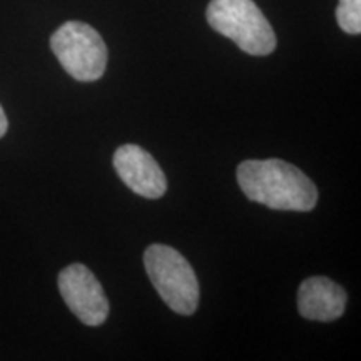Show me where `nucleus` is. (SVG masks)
<instances>
[{
	"label": "nucleus",
	"mask_w": 361,
	"mask_h": 361,
	"mask_svg": "<svg viewBox=\"0 0 361 361\" xmlns=\"http://www.w3.org/2000/svg\"><path fill=\"white\" fill-rule=\"evenodd\" d=\"M236 178L247 200L271 209L308 213L318 202L313 180L286 161H245L239 164Z\"/></svg>",
	"instance_id": "1"
},
{
	"label": "nucleus",
	"mask_w": 361,
	"mask_h": 361,
	"mask_svg": "<svg viewBox=\"0 0 361 361\" xmlns=\"http://www.w3.org/2000/svg\"><path fill=\"white\" fill-rule=\"evenodd\" d=\"M206 17L216 32L250 56H268L276 49L273 27L255 0H211Z\"/></svg>",
	"instance_id": "2"
},
{
	"label": "nucleus",
	"mask_w": 361,
	"mask_h": 361,
	"mask_svg": "<svg viewBox=\"0 0 361 361\" xmlns=\"http://www.w3.org/2000/svg\"><path fill=\"white\" fill-rule=\"evenodd\" d=\"M144 268L156 291L174 313L189 316L200 305V283L189 261L166 245H151L144 252Z\"/></svg>",
	"instance_id": "3"
},
{
	"label": "nucleus",
	"mask_w": 361,
	"mask_h": 361,
	"mask_svg": "<svg viewBox=\"0 0 361 361\" xmlns=\"http://www.w3.org/2000/svg\"><path fill=\"white\" fill-rule=\"evenodd\" d=\"M51 49L71 78L80 82H94L104 75L107 47L101 34L84 22L69 20L51 37Z\"/></svg>",
	"instance_id": "4"
},
{
	"label": "nucleus",
	"mask_w": 361,
	"mask_h": 361,
	"mask_svg": "<svg viewBox=\"0 0 361 361\" xmlns=\"http://www.w3.org/2000/svg\"><path fill=\"white\" fill-rule=\"evenodd\" d=\"M59 291L69 310L87 326H101L109 316V300L87 266L74 263L61 271Z\"/></svg>",
	"instance_id": "5"
},
{
	"label": "nucleus",
	"mask_w": 361,
	"mask_h": 361,
	"mask_svg": "<svg viewBox=\"0 0 361 361\" xmlns=\"http://www.w3.org/2000/svg\"><path fill=\"white\" fill-rule=\"evenodd\" d=\"M112 164L121 180L133 192L147 200H159L164 196L168 179L146 149L137 144H124L114 152Z\"/></svg>",
	"instance_id": "6"
},
{
	"label": "nucleus",
	"mask_w": 361,
	"mask_h": 361,
	"mask_svg": "<svg viewBox=\"0 0 361 361\" xmlns=\"http://www.w3.org/2000/svg\"><path fill=\"white\" fill-rule=\"evenodd\" d=\"M346 291L326 276H311L298 290V310L311 322H335L345 313Z\"/></svg>",
	"instance_id": "7"
},
{
	"label": "nucleus",
	"mask_w": 361,
	"mask_h": 361,
	"mask_svg": "<svg viewBox=\"0 0 361 361\" xmlns=\"http://www.w3.org/2000/svg\"><path fill=\"white\" fill-rule=\"evenodd\" d=\"M336 22L346 34L358 35L361 32V0H340Z\"/></svg>",
	"instance_id": "8"
},
{
	"label": "nucleus",
	"mask_w": 361,
	"mask_h": 361,
	"mask_svg": "<svg viewBox=\"0 0 361 361\" xmlns=\"http://www.w3.org/2000/svg\"><path fill=\"white\" fill-rule=\"evenodd\" d=\"M8 129V121L6 112H4V107L0 106V137H4Z\"/></svg>",
	"instance_id": "9"
}]
</instances>
